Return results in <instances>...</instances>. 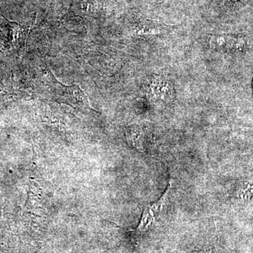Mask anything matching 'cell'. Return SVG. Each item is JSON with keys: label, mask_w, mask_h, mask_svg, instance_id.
I'll return each mask as SVG.
<instances>
[{"label": "cell", "mask_w": 253, "mask_h": 253, "mask_svg": "<svg viewBox=\"0 0 253 253\" xmlns=\"http://www.w3.org/2000/svg\"><path fill=\"white\" fill-rule=\"evenodd\" d=\"M144 90L148 99L156 106L169 104L174 98V84L166 75H151L146 80Z\"/></svg>", "instance_id": "1"}, {"label": "cell", "mask_w": 253, "mask_h": 253, "mask_svg": "<svg viewBox=\"0 0 253 253\" xmlns=\"http://www.w3.org/2000/svg\"><path fill=\"white\" fill-rule=\"evenodd\" d=\"M210 46L212 49H229L244 51L246 47V40L244 38H237L219 35L210 38Z\"/></svg>", "instance_id": "2"}, {"label": "cell", "mask_w": 253, "mask_h": 253, "mask_svg": "<svg viewBox=\"0 0 253 253\" xmlns=\"http://www.w3.org/2000/svg\"><path fill=\"white\" fill-rule=\"evenodd\" d=\"M53 84L56 96H65L66 99H71L73 101L81 103H87L86 95L80 89L79 86L73 85L71 86L63 85L57 81H54Z\"/></svg>", "instance_id": "3"}, {"label": "cell", "mask_w": 253, "mask_h": 253, "mask_svg": "<svg viewBox=\"0 0 253 253\" xmlns=\"http://www.w3.org/2000/svg\"><path fill=\"white\" fill-rule=\"evenodd\" d=\"M170 184H169V186L168 187L166 192L165 193L164 196H163V197L159 200L158 202L146 208L144 213V215H143L142 219H141L140 226H139L140 229H146L148 226L151 225L153 221L155 220V216L158 215L161 212L163 206H164L165 203H166V200L168 199V194H169V192L170 191Z\"/></svg>", "instance_id": "4"}, {"label": "cell", "mask_w": 253, "mask_h": 253, "mask_svg": "<svg viewBox=\"0 0 253 253\" xmlns=\"http://www.w3.org/2000/svg\"><path fill=\"white\" fill-rule=\"evenodd\" d=\"M166 31V28L161 25L149 23V24L144 25L142 27L139 28L136 33L141 36H154L163 34Z\"/></svg>", "instance_id": "5"}, {"label": "cell", "mask_w": 253, "mask_h": 253, "mask_svg": "<svg viewBox=\"0 0 253 253\" xmlns=\"http://www.w3.org/2000/svg\"><path fill=\"white\" fill-rule=\"evenodd\" d=\"M143 131L139 128H133L130 129L127 133L128 138L134 142L136 146L140 147L141 146V141L143 139Z\"/></svg>", "instance_id": "6"}]
</instances>
